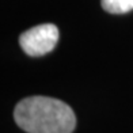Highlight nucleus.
Wrapping results in <instances>:
<instances>
[{
	"instance_id": "nucleus-1",
	"label": "nucleus",
	"mask_w": 133,
	"mask_h": 133,
	"mask_svg": "<svg viewBox=\"0 0 133 133\" xmlns=\"http://www.w3.org/2000/svg\"><path fill=\"white\" fill-rule=\"evenodd\" d=\"M14 118L27 133H72L76 117L63 101L49 96H30L22 99L14 110Z\"/></svg>"
},
{
	"instance_id": "nucleus-2",
	"label": "nucleus",
	"mask_w": 133,
	"mask_h": 133,
	"mask_svg": "<svg viewBox=\"0 0 133 133\" xmlns=\"http://www.w3.org/2000/svg\"><path fill=\"white\" fill-rule=\"evenodd\" d=\"M58 29L53 23L34 26L19 37V45L26 54L31 57H41L54 49L58 42Z\"/></svg>"
},
{
	"instance_id": "nucleus-3",
	"label": "nucleus",
	"mask_w": 133,
	"mask_h": 133,
	"mask_svg": "<svg viewBox=\"0 0 133 133\" xmlns=\"http://www.w3.org/2000/svg\"><path fill=\"white\" fill-rule=\"evenodd\" d=\"M101 4L110 14H126L133 10V0H102Z\"/></svg>"
}]
</instances>
